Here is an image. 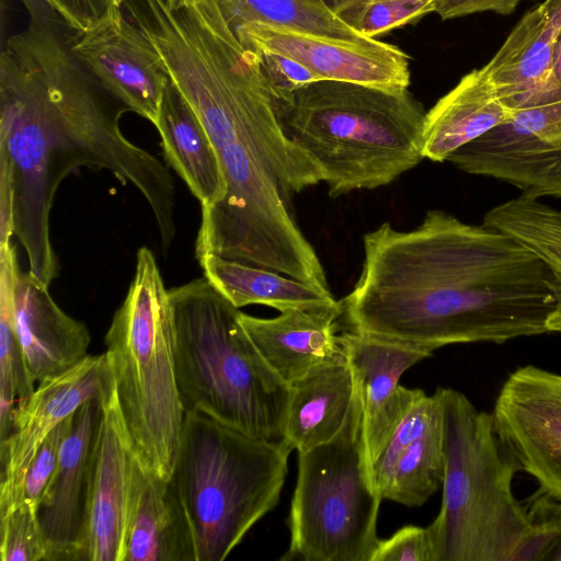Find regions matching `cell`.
<instances>
[{
	"label": "cell",
	"mask_w": 561,
	"mask_h": 561,
	"mask_svg": "<svg viewBox=\"0 0 561 561\" xmlns=\"http://www.w3.org/2000/svg\"><path fill=\"white\" fill-rule=\"evenodd\" d=\"M72 415L62 421L36 450L21 480L16 502L24 501L37 508L57 469L62 443L71 428Z\"/></svg>",
	"instance_id": "d6a6232c"
},
{
	"label": "cell",
	"mask_w": 561,
	"mask_h": 561,
	"mask_svg": "<svg viewBox=\"0 0 561 561\" xmlns=\"http://www.w3.org/2000/svg\"><path fill=\"white\" fill-rule=\"evenodd\" d=\"M124 561H196L190 523L169 479L140 461Z\"/></svg>",
	"instance_id": "ffe728a7"
},
{
	"label": "cell",
	"mask_w": 561,
	"mask_h": 561,
	"mask_svg": "<svg viewBox=\"0 0 561 561\" xmlns=\"http://www.w3.org/2000/svg\"><path fill=\"white\" fill-rule=\"evenodd\" d=\"M71 50L107 92L129 111L157 124L170 78L158 51L136 23L124 18L77 33Z\"/></svg>",
	"instance_id": "2e32d148"
},
{
	"label": "cell",
	"mask_w": 561,
	"mask_h": 561,
	"mask_svg": "<svg viewBox=\"0 0 561 561\" xmlns=\"http://www.w3.org/2000/svg\"><path fill=\"white\" fill-rule=\"evenodd\" d=\"M164 1L170 10H178L182 7H185V5L194 2L195 0H164Z\"/></svg>",
	"instance_id": "60d3db41"
},
{
	"label": "cell",
	"mask_w": 561,
	"mask_h": 561,
	"mask_svg": "<svg viewBox=\"0 0 561 561\" xmlns=\"http://www.w3.org/2000/svg\"><path fill=\"white\" fill-rule=\"evenodd\" d=\"M291 449L185 412L169 482L187 516L196 561H221L278 503Z\"/></svg>",
	"instance_id": "52a82bcc"
},
{
	"label": "cell",
	"mask_w": 561,
	"mask_h": 561,
	"mask_svg": "<svg viewBox=\"0 0 561 561\" xmlns=\"http://www.w3.org/2000/svg\"><path fill=\"white\" fill-rule=\"evenodd\" d=\"M371 1V0H370Z\"/></svg>",
	"instance_id": "b9f144b4"
},
{
	"label": "cell",
	"mask_w": 561,
	"mask_h": 561,
	"mask_svg": "<svg viewBox=\"0 0 561 561\" xmlns=\"http://www.w3.org/2000/svg\"><path fill=\"white\" fill-rule=\"evenodd\" d=\"M21 270L14 244H0V442L10 433L18 404L35 390L16 333L14 287Z\"/></svg>",
	"instance_id": "4316f807"
},
{
	"label": "cell",
	"mask_w": 561,
	"mask_h": 561,
	"mask_svg": "<svg viewBox=\"0 0 561 561\" xmlns=\"http://www.w3.org/2000/svg\"><path fill=\"white\" fill-rule=\"evenodd\" d=\"M482 224L510 234L549 267L554 306L546 328L548 333H561V210L520 194L491 208Z\"/></svg>",
	"instance_id": "484cf974"
},
{
	"label": "cell",
	"mask_w": 561,
	"mask_h": 561,
	"mask_svg": "<svg viewBox=\"0 0 561 561\" xmlns=\"http://www.w3.org/2000/svg\"><path fill=\"white\" fill-rule=\"evenodd\" d=\"M131 18L202 121L224 175V197L202 209L196 259L213 253L330 290L293 208L323 173L283 130L259 54L241 44L215 0L178 10L139 0Z\"/></svg>",
	"instance_id": "6da1fadb"
},
{
	"label": "cell",
	"mask_w": 561,
	"mask_h": 561,
	"mask_svg": "<svg viewBox=\"0 0 561 561\" xmlns=\"http://www.w3.org/2000/svg\"><path fill=\"white\" fill-rule=\"evenodd\" d=\"M443 414L442 402L435 391L432 396L424 394L396 427L383 449L373 466L376 486L381 494L390 474L405 448Z\"/></svg>",
	"instance_id": "f546056e"
},
{
	"label": "cell",
	"mask_w": 561,
	"mask_h": 561,
	"mask_svg": "<svg viewBox=\"0 0 561 561\" xmlns=\"http://www.w3.org/2000/svg\"><path fill=\"white\" fill-rule=\"evenodd\" d=\"M512 110L497 94L485 69H474L425 113L422 154L435 162L506 123Z\"/></svg>",
	"instance_id": "44dd1931"
},
{
	"label": "cell",
	"mask_w": 561,
	"mask_h": 561,
	"mask_svg": "<svg viewBox=\"0 0 561 561\" xmlns=\"http://www.w3.org/2000/svg\"><path fill=\"white\" fill-rule=\"evenodd\" d=\"M139 461L114 385L102 403L82 561H124Z\"/></svg>",
	"instance_id": "5bb4252c"
},
{
	"label": "cell",
	"mask_w": 561,
	"mask_h": 561,
	"mask_svg": "<svg viewBox=\"0 0 561 561\" xmlns=\"http://www.w3.org/2000/svg\"><path fill=\"white\" fill-rule=\"evenodd\" d=\"M215 1L233 32L252 23H263L345 41L368 39L334 13L325 0Z\"/></svg>",
	"instance_id": "83f0119b"
},
{
	"label": "cell",
	"mask_w": 561,
	"mask_h": 561,
	"mask_svg": "<svg viewBox=\"0 0 561 561\" xmlns=\"http://www.w3.org/2000/svg\"><path fill=\"white\" fill-rule=\"evenodd\" d=\"M436 392L445 450L442 505L427 526L436 561H511L533 524L513 493L519 467L499 438L492 413L455 389Z\"/></svg>",
	"instance_id": "8992f818"
},
{
	"label": "cell",
	"mask_w": 561,
	"mask_h": 561,
	"mask_svg": "<svg viewBox=\"0 0 561 561\" xmlns=\"http://www.w3.org/2000/svg\"><path fill=\"white\" fill-rule=\"evenodd\" d=\"M102 403L91 399L73 413L57 469L37 505L46 561H82Z\"/></svg>",
	"instance_id": "4fadbf2b"
},
{
	"label": "cell",
	"mask_w": 561,
	"mask_h": 561,
	"mask_svg": "<svg viewBox=\"0 0 561 561\" xmlns=\"http://www.w3.org/2000/svg\"><path fill=\"white\" fill-rule=\"evenodd\" d=\"M208 282L234 307L265 305L279 312L340 305L330 290L319 289L272 270L208 253L197 260Z\"/></svg>",
	"instance_id": "cb8c5ba5"
},
{
	"label": "cell",
	"mask_w": 561,
	"mask_h": 561,
	"mask_svg": "<svg viewBox=\"0 0 561 561\" xmlns=\"http://www.w3.org/2000/svg\"><path fill=\"white\" fill-rule=\"evenodd\" d=\"M340 343L352 367L362 405L363 440L373 466L391 434L425 394L399 383L401 376L433 353L343 331Z\"/></svg>",
	"instance_id": "9a60e30c"
},
{
	"label": "cell",
	"mask_w": 561,
	"mask_h": 561,
	"mask_svg": "<svg viewBox=\"0 0 561 561\" xmlns=\"http://www.w3.org/2000/svg\"><path fill=\"white\" fill-rule=\"evenodd\" d=\"M342 305L289 309L264 319L240 313L250 340L274 373L287 385L317 366L345 357L336 334Z\"/></svg>",
	"instance_id": "e0dca14e"
},
{
	"label": "cell",
	"mask_w": 561,
	"mask_h": 561,
	"mask_svg": "<svg viewBox=\"0 0 561 561\" xmlns=\"http://www.w3.org/2000/svg\"><path fill=\"white\" fill-rule=\"evenodd\" d=\"M491 413L519 470L561 500V374L535 365L517 367L502 385Z\"/></svg>",
	"instance_id": "30bf717a"
},
{
	"label": "cell",
	"mask_w": 561,
	"mask_h": 561,
	"mask_svg": "<svg viewBox=\"0 0 561 561\" xmlns=\"http://www.w3.org/2000/svg\"><path fill=\"white\" fill-rule=\"evenodd\" d=\"M552 80L561 84V32L557 38L552 61Z\"/></svg>",
	"instance_id": "ab89813d"
},
{
	"label": "cell",
	"mask_w": 561,
	"mask_h": 561,
	"mask_svg": "<svg viewBox=\"0 0 561 561\" xmlns=\"http://www.w3.org/2000/svg\"><path fill=\"white\" fill-rule=\"evenodd\" d=\"M370 561H436L428 527L407 525L379 540Z\"/></svg>",
	"instance_id": "e575fe53"
},
{
	"label": "cell",
	"mask_w": 561,
	"mask_h": 561,
	"mask_svg": "<svg viewBox=\"0 0 561 561\" xmlns=\"http://www.w3.org/2000/svg\"><path fill=\"white\" fill-rule=\"evenodd\" d=\"M370 0H325L330 9L342 20Z\"/></svg>",
	"instance_id": "f35d334b"
},
{
	"label": "cell",
	"mask_w": 561,
	"mask_h": 561,
	"mask_svg": "<svg viewBox=\"0 0 561 561\" xmlns=\"http://www.w3.org/2000/svg\"><path fill=\"white\" fill-rule=\"evenodd\" d=\"M436 0H371L343 19L356 32L376 38L434 12Z\"/></svg>",
	"instance_id": "1f68e13d"
},
{
	"label": "cell",
	"mask_w": 561,
	"mask_h": 561,
	"mask_svg": "<svg viewBox=\"0 0 561 561\" xmlns=\"http://www.w3.org/2000/svg\"><path fill=\"white\" fill-rule=\"evenodd\" d=\"M274 102L288 99L302 87L320 81L308 68L285 56L256 51Z\"/></svg>",
	"instance_id": "d590c367"
},
{
	"label": "cell",
	"mask_w": 561,
	"mask_h": 561,
	"mask_svg": "<svg viewBox=\"0 0 561 561\" xmlns=\"http://www.w3.org/2000/svg\"><path fill=\"white\" fill-rule=\"evenodd\" d=\"M169 298L175 377L185 412L284 443L290 387L250 340L239 308L205 276L169 289Z\"/></svg>",
	"instance_id": "5b68a950"
},
{
	"label": "cell",
	"mask_w": 561,
	"mask_h": 561,
	"mask_svg": "<svg viewBox=\"0 0 561 561\" xmlns=\"http://www.w3.org/2000/svg\"><path fill=\"white\" fill-rule=\"evenodd\" d=\"M549 267L510 234L433 209L414 229L364 236L358 280L341 300L345 331L433 353L548 333Z\"/></svg>",
	"instance_id": "3957f363"
},
{
	"label": "cell",
	"mask_w": 561,
	"mask_h": 561,
	"mask_svg": "<svg viewBox=\"0 0 561 561\" xmlns=\"http://www.w3.org/2000/svg\"><path fill=\"white\" fill-rule=\"evenodd\" d=\"M16 333L35 382L59 375L83 360L90 333L81 321L62 311L48 287L20 272L14 287Z\"/></svg>",
	"instance_id": "ac0fdd59"
},
{
	"label": "cell",
	"mask_w": 561,
	"mask_h": 561,
	"mask_svg": "<svg viewBox=\"0 0 561 561\" xmlns=\"http://www.w3.org/2000/svg\"><path fill=\"white\" fill-rule=\"evenodd\" d=\"M289 387L284 427L288 448L301 453L334 438L355 397V378L346 357L317 366Z\"/></svg>",
	"instance_id": "7402d4cb"
},
{
	"label": "cell",
	"mask_w": 561,
	"mask_h": 561,
	"mask_svg": "<svg viewBox=\"0 0 561 561\" xmlns=\"http://www.w3.org/2000/svg\"><path fill=\"white\" fill-rule=\"evenodd\" d=\"M113 388L106 354L88 355L72 368L39 381L16 405L10 433L0 442V512L16 503L23 474L45 438L81 404L103 400Z\"/></svg>",
	"instance_id": "8fae6325"
},
{
	"label": "cell",
	"mask_w": 561,
	"mask_h": 561,
	"mask_svg": "<svg viewBox=\"0 0 561 561\" xmlns=\"http://www.w3.org/2000/svg\"><path fill=\"white\" fill-rule=\"evenodd\" d=\"M363 440L362 405L355 397L331 440L298 453V477L288 516L285 561H370L379 539L382 501Z\"/></svg>",
	"instance_id": "9c48e42d"
},
{
	"label": "cell",
	"mask_w": 561,
	"mask_h": 561,
	"mask_svg": "<svg viewBox=\"0 0 561 561\" xmlns=\"http://www.w3.org/2000/svg\"><path fill=\"white\" fill-rule=\"evenodd\" d=\"M173 320L151 250L137 251L134 278L105 334L121 414L141 465L169 479L185 410L174 366Z\"/></svg>",
	"instance_id": "ba28073f"
},
{
	"label": "cell",
	"mask_w": 561,
	"mask_h": 561,
	"mask_svg": "<svg viewBox=\"0 0 561 561\" xmlns=\"http://www.w3.org/2000/svg\"><path fill=\"white\" fill-rule=\"evenodd\" d=\"M561 32V0H546L527 12L485 65L502 101L513 110L552 81V61Z\"/></svg>",
	"instance_id": "d6986e66"
},
{
	"label": "cell",
	"mask_w": 561,
	"mask_h": 561,
	"mask_svg": "<svg viewBox=\"0 0 561 561\" xmlns=\"http://www.w3.org/2000/svg\"><path fill=\"white\" fill-rule=\"evenodd\" d=\"M27 25L0 57V195L12 199L13 232L28 273L49 287L59 262L49 217L59 184L106 170L149 205L165 253L175 237V187L167 167L123 134L128 107L80 64L43 0H22Z\"/></svg>",
	"instance_id": "7a4b0ae2"
},
{
	"label": "cell",
	"mask_w": 561,
	"mask_h": 561,
	"mask_svg": "<svg viewBox=\"0 0 561 561\" xmlns=\"http://www.w3.org/2000/svg\"><path fill=\"white\" fill-rule=\"evenodd\" d=\"M154 127L168 164L185 182L202 209L218 203L226 184L216 150L202 121L171 80Z\"/></svg>",
	"instance_id": "603a6c76"
},
{
	"label": "cell",
	"mask_w": 561,
	"mask_h": 561,
	"mask_svg": "<svg viewBox=\"0 0 561 561\" xmlns=\"http://www.w3.org/2000/svg\"><path fill=\"white\" fill-rule=\"evenodd\" d=\"M234 34L243 46L290 58L320 80L389 90H404L410 85L408 55L376 38L353 42L263 23L245 25Z\"/></svg>",
	"instance_id": "7c38bea8"
},
{
	"label": "cell",
	"mask_w": 561,
	"mask_h": 561,
	"mask_svg": "<svg viewBox=\"0 0 561 561\" xmlns=\"http://www.w3.org/2000/svg\"><path fill=\"white\" fill-rule=\"evenodd\" d=\"M445 471L442 416L401 454L383 489V500L409 507L423 505L443 484Z\"/></svg>",
	"instance_id": "f1b7e54d"
},
{
	"label": "cell",
	"mask_w": 561,
	"mask_h": 561,
	"mask_svg": "<svg viewBox=\"0 0 561 561\" xmlns=\"http://www.w3.org/2000/svg\"><path fill=\"white\" fill-rule=\"evenodd\" d=\"M1 561H46L36 508L21 501L0 512Z\"/></svg>",
	"instance_id": "4dcf8cb0"
},
{
	"label": "cell",
	"mask_w": 561,
	"mask_h": 561,
	"mask_svg": "<svg viewBox=\"0 0 561 561\" xmlns=\"http://www.w3.org/2000/svg\"><path fill=\"white\" fill-rule=\"evenodd\" d=\"M526 505L531 518L543 524L552 537L546 561H561V500L539 489Z\"/></svg>",
	"instance_id": "8d00e7d4"
},
{
	"label": "cell",
	"mask_w": 561,
	"mask_h": 561,
	"mask_svg": "<svg viewBox=\"0 0 561 561\" xmlns=\"http://www.w3.org/2000/svg\"><path fill=\"white\" fill-rule=\"evenodd\" d=\"M77 33H87L123 20V0H43Z\"/></svg>",
	"instance_id": "836d02e7"
},
{
	"label": "cell",
	"mask_w": 561,
	"mask_h": 561,
	"mask_svg": "<svg viewBox=\"0 0 561 561\" xmlns=\"http://www.w3.org/2000/svg\"><path fill=\"white\" fill-rule=\"evenodd\" d=\"M274 103L286 136L321 169L331 197L388 185L424 159L425 112L408 89L320 80Z\"/></svg>",
	"instance_id": "277c9868"
},
{
	"label": "cell",
	"mask_w": 561,
	"mask_h": 561,
	"mask_svg": "<svg viewBox=\"0 0 561 561\" xmlns=\"http://www.w3.org/2000/svg\"><path fill=\"white\" fill-rule=\"evenodd\" d=\"M520 0H436L434 12L443 20L461 18L477 12L493 11L511 14Z\"/></svg>",
	"instance_id": "74e56055"
},
{
	"label": "cell",
	"mask_w": 561,
	"mask_h": 561,
	"mask_svg": "<svg viewBox=\"0 0 561 561\" xmlns=\"http://www.w3.org/2000/svg\"><path fill=\"white\" fill-rule=\"evenodd\" d=\"M459 170L510 183L530 197H561V147L541 149L478 138L447 159Z\"/></svg>",
	"instance_id": "d4e9b609"
}]
</instances>
